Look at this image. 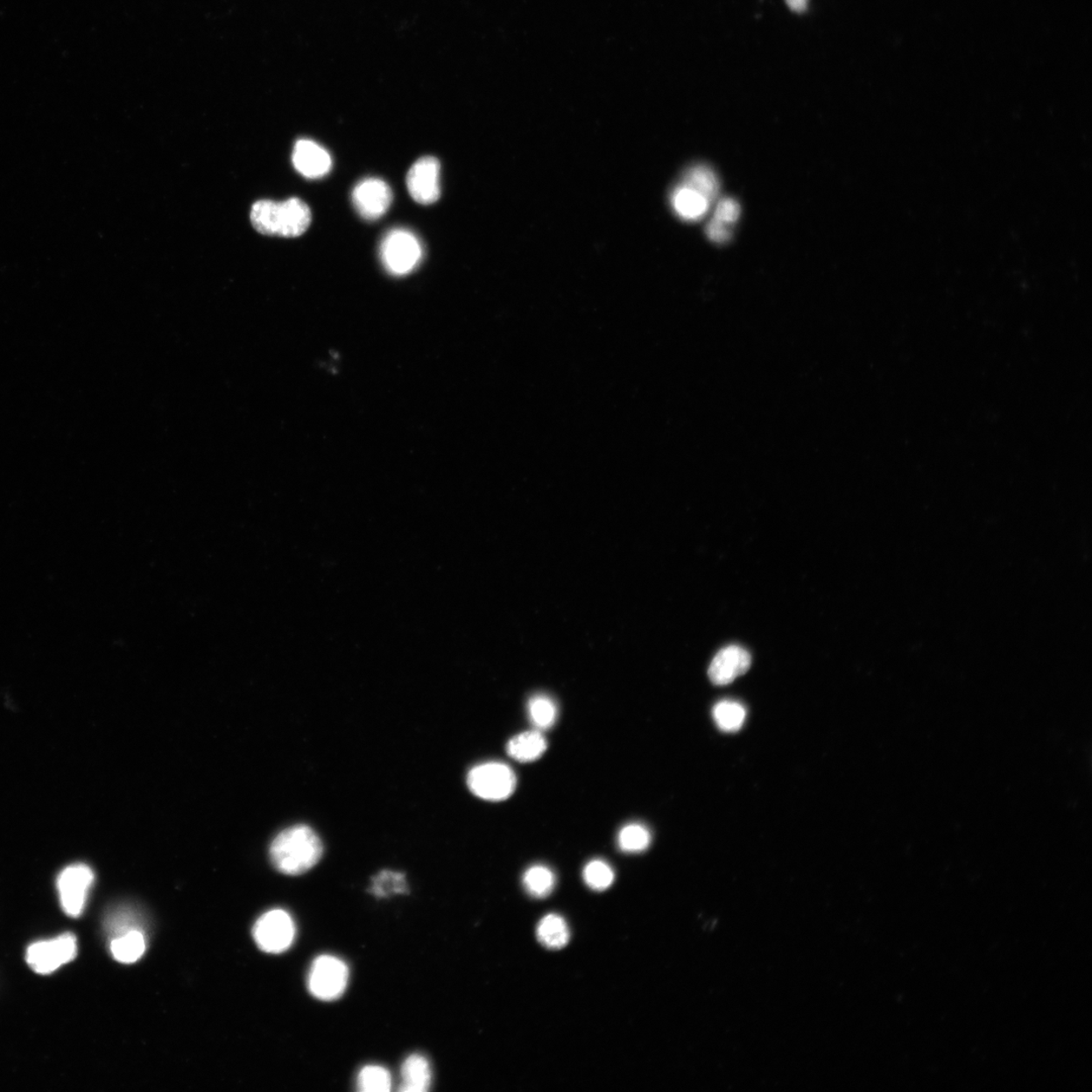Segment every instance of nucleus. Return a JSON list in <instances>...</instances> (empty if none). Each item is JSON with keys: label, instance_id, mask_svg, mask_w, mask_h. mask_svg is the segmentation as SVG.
<instances>
[{"label": "nucleus", "instance_id": "6ab92c4d", "mask_svg": "<svg viewBox=\"0 0 1092 1092\" xmlns=\"http://www.w3.org/2000/svg\"><path fill=\"white\" fill-rule=\"evenodd\" d=\"M522 882L525 891L532 898H546L553 891L557 878L552 869L544 865H535L526 870Z\"/></svg>", "mask_w": 1092, "mask_h": 1092}, {"label": "nucleus", "instance_id": "393cba45", "mask_svg": "<svg viewBox=\"0 0 1092 1092\" xmlns=\"http://www.w3.org/2000/svg\"><path fill=\"white\" fill-rule=\"evenodd\" d=\"M714 716L722 730L736 731L743 727L745 710L740 703L722 701L715 706Z\"/></svg>", "mask_w": 1092, "mask_h": 1092}, {"label": "nucleus", "instance_id": "a211bd4d", "mask_svg": "<svg viewBox=\"0 0 1092 1092\" xmlns=\"http://www.w3.org/2000/svg\"><path fill=\"white\" fill-rule=\"evenodd\" d=\"M104 926H106V931L110 940L133 931L145 933L144 932L142 914H140L138 910L130 905L114 908L109 913Z\"/></svg>", "mask_w": 1092, "mask_h": 1092}, {"label": "nucleus", "instance_id": "423d86ee", "mask_svg": "<svg viewBox=\"0 0 1092 1092\" xmlns=\"http://www.w3.org/2000/svg\"><path fill=\"white\" fill-rule=\"evenodd\" d=\"M77 951L74 934L64 933L55 939L31 945L27 951V963L32 971L40 976H49L74 961Z\"/></svg>", "mask_w": 1092, "mask_h": 1092}, {"label": "nucleus", "instance_id": "4be33fe9", "mask_svg": "<svg viewBox=\"0 0 1092 1092\" xmlns=\"http://www.w3.org/2000/svg\"><path fill=\"white\" fill-rule=\"evenodd\" d=\"M652 842V835L646 827L640 823H631L620 829L617 835V845L621 851L637 854L645 851Z\"/></svg>", "mask_w": 1092, "mask_h": 1092}, {"label": "nucleus", "instance_id": "9b49d317", "mask_svg": "<svg viewBox=\"0 0 1092 1092\" xmlns=\"http://www.w3.org/2000/svg\"><path fill=\"white\" fill-rule=\"evenodd\" d=\"M750 653L741 646L729 645L717 653L708 669L711 682L724 686L734 682L750 669Z\"/></svg>", "mask_w": 1092, "mask_h": 1092}, {"label": "nucleus", "instance_id": "1a4fd4ad", "mask_svg": "<svg viewBox=\"0 0 1092 1092\" xmlns=\"http://www.w3.org/2000/svg\"><path fill=\"white\" fill-rule=\"evenodd\" d=\"M409 194L421 205L434 204L440 198V162L435 157H422L407 174Z\"/></svg>", "mask_w": 1092, "mask_h": 1092}, {"label": "nucleus", "instance_id": "b1692460", "mask_svg": "<svg viewBox=\"0 0 1092 1092\" xmlns=\"http://www.w3.org/2000/svg\"><path fill=\"white\" fill-rule=\"evenodd\" d=\"M683 183L696 189L697 192L702 194L711 202L715 200L719 193V181L715 173L710 168L703 166H695L688 170Z\"/></svg>", "mask_w": 1092, "mask_h": 1092}, {"label": "nucleus", "instance_id": "9d476101", "mask_svg": "<svg viewBox=\"0 0 1092 1092\" xmlns=\"http://www.w3.org/2000/svg\"><path fill=\"white\" fill-rule=\"evenodd\" d=\"M392 201L388 183L378 179H368L358 183L353 189L352 201L356 211L366 220H377L388 212Z\"/></svg>", "mask_w": 1092, "mask_h": 1092}, {"label": "nucleus", "instance_id": "4468645a", "mask_svg": "<svg viewBox=\"0 0 1092 1092\" xmlns=\"http://www.w3.org/2000/svg\"><path fill=\"white\" fill-rule=\"evenodd\" d=\"M402 1092H426L433 1083V1069L428 1059L421 1054H412L404 1061L401 1068Z\"/></svg>", "mask_w": 1092, "mask_h": 1092}, {"label": "nucleus", "instance_id": "ddd939ff", "mask_svg": "<svg viewBox=\"0 0 1092 1092\" xmlns=\"http://www.w3.org/2000/svg\"><path fill=\"white\" fill-rule=\"evenodd\" d=\"M711 201L689 186L680 185L672 194V206L680 218L697 221L708 214Z\"/></svg>", "mask_w": 1092, "mask_h": 1092}, {"label": "nucleus", "instance_id": "a878e982", "mask_svg": "<svg viewBox=\"0 0 1092 1092\" xmlns=\"http://www.w3.org/2000/svg\"><path fill=\"white\" fill-rule=\"evenodd\" d=\"M586 884L596 891H607L614 882L616 875L609 864L602 860H593L584 869Z\"/></svg>", "mask_w": 1092, "mask_h": 1092}, {"label": "nucleus", "instance_id": "0eeeda50", "mask_svg": "<svg viewBox=\"0 0 1092 1092\" xmlns=\"http://www.w3.org/2000/svg\"><path fill=\"white\" fill-rule=\"evenodd\" d=\"M381 258L388 271L395 276L410 273L419 264L422 247L414 234L403 229L391 231L383 240Z\"/></svg>", "mask_w": 1092, "mask_h": 1092}, {"label": "nucleus", "instance_id": "bb28decb", "mask_svg": "<svg viewBox=\"0 0 1092 1092\" xmlns=\"http://www.w3.org/2000/svg\"><path fill=\"white\" fill-rule=\"evenodd\" d=\"M741 208L735 200L723 199L718 202L712 220L727 227H734L740 218Z\"/></svg>", "mask_w": 1092, "mask_h": 1092}, {"label": "nucleus", "instance_id": "f03ea898", "mask_svg": "<svg viewBox=\"0 0 1092 1092\" xmlns=\"http://www.w3.org/2000/svg\"><path fill=\"white\" fill-rule=\"evenodd\" d=\"M312 222L310 208L302 200L259 201L251 210V223L257 232L270 236L299 237Z\"/></svg>", "mask_w": 1092, "mask_h": 1092}, {"label": "nucleus", "instance_id": "dca6fc26", "mask_svg": "<svg viewBox=\"0 0 1092 1092\" xmlns=\"http://www.w3.org/2000/svg\"><path fill=\"white\" fill-rule=\"evenodd\" d=\"M147 949L145 933L133 931L110 940L109 950L117 962L133 964Z\"/></svg>", "mask_w": 1092, "mask_h": 1092}, {"label": "nucleus", "instance_id": "39448f33", "mask_svg": "<svg viewBox=\"0 0 1092 1092\" xmlns=\"http://www.w3.org/2000/svg\"><path fill=\"white\" fill-rule=\"evenodd\" d=\"M297 936V927L290 913L273 910L263 915L253 927V938L259 949L268 954L289 950Z\"/></svg>", "mask_w": 1092, "mask_h": 1092}, {"label": "nucleus", "instance_id": "cd10ccee", "mask_svg": "<svg viewBox=\"0 0 1092 1092\" xmlns=\"http://www.w3.org/2000/svg\"><path fill=\"white\" fill-rule=\"evenodd\" d=\"M706 234H708L709 239L714 241L715 243H725V242H728L731 236L729 227L718 223V222L712 219L708 225V228H706Z\"/></svg>", "mask_w": 1092, "mask_h": 1092}, {"label": "nucleus", "instance_id": "f8f14e48", "mask_svg": "<svg viewBox=\"0 0 1092 1092\" xmlns=\"http://www.w3.org/2000/svg\"><path fill=\"white\" fill-rule=\"evenodd\" d=\"M294 168L306 179H320L330 173L331 156L311 140H299L292 152Z\"/></svg>", "mask_w": 1092, "mask_h": 1092}, {"label": "nucleus", "instance_id": "c85d7f7f", "mask_svg": "<svg viewBox=\"0 0 1092 1092\" xmlns=\"http://www.w3.org/2000/svg\"><path fill=\"white\" fill-rule=\"evenodd\" d=\"M791 11L802 14L808 9V0H785Z\"/></svg>", "mask_w": 1092, "mask_h": 1092}, {"label": "nucleus", "instance_id": "2eb2a0df", "mask_svg": "<svg viewBox=\"0 0 1092 1092\" xmlns=\"http://www.w3.org/2000/svg\"><path fill=\"white\" fill-rule=\"evenodd\" d=\"M546 749V737L538 729L522 732L511 738L507 744L509 757L522 763L539 760Z\"/></svg>", "mask_w": 1092, "mask_h": 1092}, {"label": "nucleus", "instance_id": "f257e3e1", "mask_svg": "<svg viewBox=\"0 0 1092 1092\" xmlns=\"http://www.w3.org/2000/svg\"><path fill=\"white\" fill-rule=\"evenodd\" d=\"M324 847L319 835L308 826H294L283 830L271 842V861L280 873L302 875L322 859Z\"/></svg>", "mask_w": 1092, "mask_h": 1092}, {"label": "nucleus", "instance_id": "5701e85b", "mask_svg": "<svg viewBox=\"0 0 1092 1092\" xmlns=\"http://www.w3.org/2000/svg\"><path fill=\"white\" fill-rule=\"evenodd\" d=\"M356 1087L362 1092H388L391 1089L390 1071L379 1065L364 1066L357 1075Z\"/></svg>", "mask_w": 1092, "mask_h": 1092}, {"label": "nucleus", "instance_id": "aec40b11", "mask_svg": "<svg viewBox=\"0 0 1092 1092\" xmlns=\"http://www.w3.org/2000/svg\"><path fill=\"white\" fill-rule=\"evenodd\" d=\"M527 714L533 728L545 730L553 727L558 719L557 704L546 695H535L529 699Z\"/></svg>", "mask_w": 1092, "mask_h": 1092}, {"label": "nucleus", "instance_id": "f3484780", "mask_svg": "<svg viewBox=\"0 0 1092 1092\" xmlns=\"http://www.w3.org/2000/svg\"><path fill=\"white\" fill-rule=\"evenodd\" d=\"M536 937L547 949L560 950L570 941V928L560 915L548 914L539 921L536 928Z\"/></svg>", "mask_w": 1092, "mask_h": 1092}, {"label": "nucleus", "instance_id": "412c9836", "mask_svg": "<svg viewBox=\"0 0 1092 1092\" xmlns=\"http://www.w3.org/2000/svg\"><path fill=\"white\" fill-rule=\"evenodd\" d=\"M370 892L378 898L408 894L409 886L406 876L401 872L391 871V870H383L372 877Z\"/></svg>", "mask_w": 1092, "mask_h": 1092}, {"label": "nucleus", "instance_id": "7ed1b4c3", "mask_svg": "<svg viewBox=\"0 0 1092 1092\" xmlns=\"http://www.w3.org/2000/svg\"><path fill=\"white\" fill-rule=\"evenodd\" d=\"M468 786L481 800L502 801L514 793L518 779L508 764L489 762L477 764L469 771Z\"/></svg>", "mask_w": 1092, "mask_h": 1092}, {"label": "nucleus", "instance_id": "20e7f679", "mask_svg": "<svg viewBox=\"0 0 1092 1092\" xmlns=\"http://www.w3.org/2000/svg\"><path fill=\"white\" fill-rule=\"evenodd\" d=\"M349 981V969L343 960L322 955L310 968L308 987L311 995L322 1002H335L344 995Z\"/></svg>", "mask_w": 1092, "mask_h": 1092}, {"label": "nucleus", "instance_id": "6e6552de", "mask_svg": "<svg viewBox=\"0 0 1092 1092\" xmlns=\"http://www.w3.org/2000/svg\"><path fill=\"white\" fill-rule=\"evenodd\" d=\"M95 883V873L90 867L74 864L65 868L59 875L57 887L62 910L70 918H80L83 913L88 893Z\"/></svg>", "mask_w": 1092, "mask_h": 1092}]
</instances>
